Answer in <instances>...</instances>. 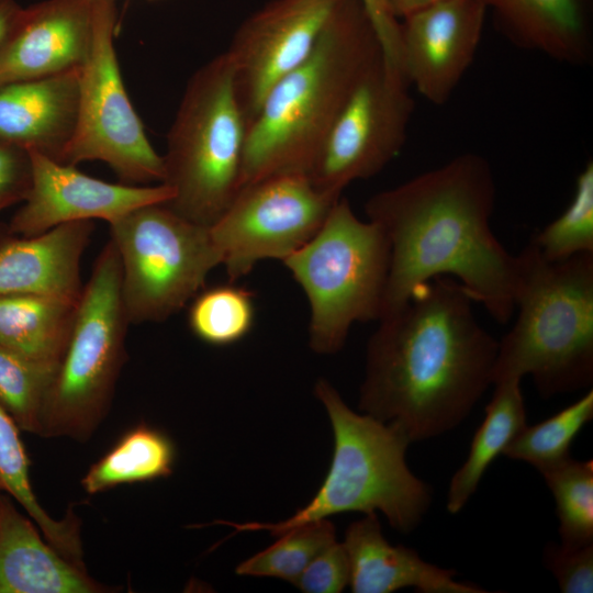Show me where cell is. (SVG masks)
<instances>
[{
	"instance_id": "obj_1",
	"label": "cell",
	"mask_w": 593,
	"mask_h": 593,
	"mask_svg": "<svg viewBox=\"0 0 593 593\" xmlns=\"http://www.w3.org/2000/svg\"><path fill=\"white\" fill-rule=\"evenodd\" d=\"M495 180L489 161L463 153L365 204L390 246V269L380 318L436 277L456 279L499 323L515 312L518 255L491 228Z\"/></svg>"
},
{
	"instance_id": "obj_2",
	"label": "cell",
	"mask_w": 593,
	"mask_h": 593,
	"mask_svg": "<svg viewBox=\"0 0 593 593\" xmlns=\"http://www.w3.org/2000/svg\"><path fill=\"white\" fill-rule=\"evenodd\" d=\"M454 278L436 277L379 318L367 344L359 410L411 443L458 426L492 384L499 340Z\"/></svg>"
},
{
	"instance_id": "obj_3",
	"label": "cell",
	"mask_w": 593,
	"mask_h": 593,
	"mask_svg": "<svg viewBox=\"0 0 593 593\" xmlns=\"http://www.w3.org/2000/svg\"><path fill=\"white\" fill-rule=\"evenodd\" d=\"M360 0H340L310 56L266 96L246 131L239 189L280 174L309 176L345 104L381 55Z\"/></svg>"
},
{
	"instance_id": "obj_4",
	"label": "cell",
	"mask_w": 593,
	"mask_h": 593,
	"mask_svg": "<svg viewBox=\"0 0 593 593\" xmlns=\"http://www.w3.org/2000/svg\"><path fill=\"white\" fill-rule=\"evenodd\" d=\"M516 320L499 340L492 384L532 376L548 399L593 383V253L542 258L533 242L518 254Z\"/></svg>"
},
{
	"instance_id": "obj_5",
	"label": "cell",
	"mask_w": 593,
	"mask_h": 593,
	"mask_svg": "<svg viewBox=\"0 0 593 593\" xmlns=\"http://www.w3.org/2000/svg\"><path fill=\"white\" fill-rule=\"evenodd\" d=\"M314 392L326 409L335 444L328 472L317 493L294 515L276 524L216 523L233 526L236 532L267 530L279 536L332 515L380 511L392 528L401 533L415 529L428 512L433 491L407 467V435L394 423L350 410L324 379L316 382Z\"/></svg>"
},
{
	"instance_id": "obj_6",
	"label": "cell",
	"mask_w": 593,
	"mask_h": 593,
	"mask_svg": "<svg viewBox=\"0 0 593 593\" xmlns=\"http://www.w3.org/2000/svg\"><path fill=\"white\" fill-rule=\"evenodd\" d=\"M246 124L225 52L189 79L163 156L166 202L181 216L211 227L239 190Z\"/></svg>"
},
{
	"instance_id": "obj_7",
	"label": "cell",
	"mask_w": 593,
	"mask_h": 593,
	"mask_svg": "<svg viewBox=\"0 0 593 593\" xmlns=\"http://www.w3.org/2000/svg\"><path fill=\"white\" fill-rule=\"evenodd\" d=\"M282 262L307 298L313 351L337 353L355 323L380 318L390 246L380 227L359 219L343 195L316 234Z\"/></svg>"
},
{
	"instance_id": "obj_8",
	"label": "cell",
	"mask_w": 593,
	"mask_h": 593,
	"mask_svg": "<svg viewBox=\"0 0 593 593\" xmlns=\"http://www.w3.org/2000/svg\"><path fill=\"white\" fill-rule=\"evenodd\" d=\"M130 322L114 242L100 251L78 301L70 336L48 389L42 437L85 441L107 415L125 361Z\"/></svg>"
},
{
	"instance_id": "obj_9",
	"label": "cell",
	"mask_w": 593,
	"mask_h": 593,
	"mask_svg": "<svg viewBox=\"0 0 593 593\" xmlns=\"http://www.w3.org/2000/svg\"><path fill=\"white\" fill-rule=\"evenodd\" d=\"M130 324L164 322L204 287L222 256L208 226L166 202L142 205L110 224Z\"/></svg>"
},
{
	"instance_id": "obj_10",
	"label": "cell",
	"mask_w": 593,
	"mask_h": 593,
	"mask_svg": "<svg viewBox=\"0 0 593 593\" xmlns=\"http://www.w3.org/2000/svg\"><path fill=\"white\" fill-rule=\"evenodd\" d=\"M91 48L80 69L77 124L63 164L101 160L125 183L163 182L152 146L125 90L114 47L115 0H92Z\"/></svg>"
},
{
	"instance_id": "obj_11",
	"label": "cell",
	"mask_w": 593,
	"mask_h": 593,
	"mask_svg": "<svg viewBox=\"0 0 593 593\" xmlns=\"http://www.w3.org/2000/svg\"><path fill=\"white\" fill-rule=\"evenodd\" d=\"M340 197L317 189L301 174L273 175L243 186L210 227L230 282L261 260L283 261L300 249Z\"/></svg>"
},
{
	"instance_id": "obj_12",
	"label": "cell",
	"mask_w": 593,
	"mask_h": 593,
	"mask_svg": "<svg viewBox=\"0 0 593 593\" xmlns=\"http://www.w3.org/2000/svg\"><path fill=\"white\" fill-rule=\"evenodd\" d=\"M404 71L381 55L366 71L335 122L309 178L340 197L356 180L383 170L404 147L414 112Z\"/></svg>"
},
{
	"instance_id": "obj_13",
	"label": "cell",
	"mask_w": 593,
	"mask_h": 593,
	"mask_svg": "<svg viewBox=\"0 0 593 593\" xmlns=\"http://www.w3.org/2000/svg\"><path fill=\"white\" fill-rule=\"evenodd\" d=\"M340 0H271L236 30L225 51L246 130L271 88L314 49Z\"/></svg>"
},
{
	"instance_id": "obj_14",
	"label": "cell",
	"mask_w": 593,
	"mask_h": 593,
	"mask_svg": "<svg viewBox=\"0 0 593 593\" xmlns=\"http://www.w3.org/2000/svg\"><path fill=\"white\" fill-rule=\"evenodd\" d=\"M33 165L31 190L8 223L24 237L41 235L58 225L104 220L109 224L146 204L168 202L172 190L165 183L133 186L90 177L72 165L30 152Z\"/></svg>"
},
{
	"instance_id": "obj_15",
	"label": "cell",
	"mask_w": 593,
	"mask_h": 593,
	"mask_svg": "<svg viewBox=\"0 0 593 593\" xmlns=\"http://www.w3.org/2000/svg\"><path fill=\"white\" fill-rule=\"evenodd\" d=\"M480 0H440L401 20L404 74L428 102L446 103L478 51L486 16Z\"/></svg>"
},
{
	"instance_id": "obj_16",
	"label": "cell",
	"mask_w": 593,
	"mask_h": 593,
	"mask_svg": "<svg viewBox=\"0 0 593 593\" xmlns=\"http://www.w3.org/2000/svg\"><path fill=\"white\" fill-rule=\"evenodd\" d=\"M92 32V0H44L22 8L0 52V86L81 69Z\"/></svg>"
},
{
	"instance_id": "obj_17",
	"label": "cell",
	"mask_w": 593,
	"mask_h": 593,
	"mask_svg": "<svg viewBox=\"0 0 593 593\" xmlns=\"http://www.w3.org/2000/svg\"><path fill=\"white\" fill-rule=\"evenodd\" d=\"M92 231V221H77L24 237L0 223V295L43 293L78 301L80 260Z\"/></svg>"
},
{
	"instance_id": "obj_18",
	"label": "cell",
	"mask_w": 593,
	"mask_h": 593,
	"mask_svg": "<svg viewBox=\"0 0 593 593\" xmlns=\"http://www.w3.org/2000/svg\"><path fill=\"white\" fill-rule=\"evenodd\" d=\"M80 69L0 86V142L58 163L77 124Z\"/></svg>"
},
{
	"instance_id": "obj_19",
	"label": "cell",
	"mask_w": 593,
	"mask_h": 593,
	"mask_svg": "<svg viewBox=\"0 0 593 593\" xmlns=\"http://www.w3.org/2000/svg\"><path fill=\"white\" fill-rule=\"evenodd\" d=\"M351 523L343 546L354 593H391L413 588L422 593H484L481 586L455 580L457 572L423 560L403 545H391L376 513Z\"/></svg>"
},
{
	"instance_id": "obj_20",
	"label": "cell",
	"mask_w": 593,
	"mask_h": 593,
	"mask_svg": "<svg viewBox=\"0 0 593 593\" xmlns=\"http://www.w3.org/2000/svg\"><path fill=\"white\" fill-rule=\"evenodd\" d=\"M0 491V593H100L109 588L59 553Z\"/></svg>"
},
{
	"instance_id": "obj_21",
	"label": "cell",
	"mask_w": 593,
	"mask_h": 593,
	"mask_svg": "<svg viewBox=\"0 0 593 593\" xmlns=\"http://www.w3.org/2000/svg\"><path fill=\"white\" fill-rule=\"evenodd\" d=\"M515 45L571 66L593 58V0H480Z\"/></svg>"
},
{
	"instance_id": "obj_22",
	"label": "cell",
	"mask_w": 593,
	"mask_h": 593,
	"mask_svg": "<svg viewBox=\"0 0 593 593\" xmlns=\"http://www.w3.org/2000/svg\"><path fill=\"white\" fill-rule=\"evenodd\" d=\"M78 301L43 293L0 295V346L55 372Z\"/></svg>"
},
{
	"instance_id": "obj_23",
	"label": "cell",
	"mask_w": 593,
	"mask_h": 593,
	"mask_svg": "<svg viewBox=\"0 0 593 593\" xmlns=\"http://www.w3.org/2000/svg\"><path fill=\"white\" fill-rule=\"evenodd\" d=\"M521 381L507 379L493 384L492 399L472 438L468 457L450 480L446 502L450 514H457L463 508L489 466L526 425Z\"/></svg>"
},
{
	"instance_id": "obj_24",
	"label": "cell",
	"mask_w": 593,
	"mask_h": 593,
	"mask_svg": "<svg viewBox=\"0 0 593 593\" xmlns=\"http://www.w3.org/2000/svg\"><path fill=\"white\" fill-rule=\"evenodd\" d=\"M20 428L0 404V491L9 494L36 524L44 538L68 560L85 567L80 521L72 511L59 521L41 506L30 479V460Z\"/></svg>"
},
{
	"instance_id": "obj_25",
	"label": "cell",
	"mask_w": 593,
	"mask_h": 593,
	"mask_svg": "<svg viewBox=\"0 0 593 593\" xmlns=\"http://www.w3.org/2000/svg\"><path fill=\"white\" fill-rule=\"evenodd\" d=\"M176 447L160 429L141 424L126 432L81 480L88 494L121 484L152 481L172 473Z\"/></svg>"
},
{
	"instance_id": "obj_26",
	"label": "cell",
	"mask_w": 593,
	"mask_h": 593,
	"mask_svg": "<svg viewBox=\"0 0 593 593\" xmlns=\"http://www.w3.org/2000/svg\"><path fill=\"white\" fill-rule=\"evenodd\" d=\"M593 418V391L551 417L532 426L525 425L503 454L529 463L544 473L569 459L575 436Z\"/></svg>"
},
{
	"instance_id": "obj_27",
	"label": "cell",
	"mask_w": 593,
	"mask_h": 593,
	"mask_svg": "<svg viewBox=\"0 0 593 593\" xmlns=\"http://www.w3.org/2000/svg\"><path fill=\"white\" fill-rule=\"evenodd\" d=\"M253 293L235 284H221L199 292L189 309L191 332L202 342L227 346L244 338L254 325Z\"/></svg>"
},
{
	"instance_id": "obj_28",
	"label": "cell",
	"mask_w": 593,
	"mask_h": 593,
	"mask_svg": "<svg viewBox=\"0 0 593 593\" xmlns=\"http://www.w3.org/2000/svg\"><path fill=\"white\" fill-rule=\"evenodd\" d=\"M541 475L556 503L560 544H593V461L570 457Z\"/></svg>"
},
{
	"instance_id": "obj_29",
	"label": "cell",
	"mask_w": 593,
	"mask_h": 593,
	"mask_svg": "<svg viewBox=\"0 0 593 593\" xmlns=\"http://www.w3.org/2000/svg\"><path fill=\"white\" fill-rule=\"evenodd\" d=\"M278 537L273 545L239 563L236 573L294 583L309 563L336 541L335 527L327 518L293 527Z\"/></svg>"
},
{
	"instance_id": "obj_30",
	"label": "cell",
	"mask_w": 593,
	"mask_h": 593,
	"mask_svg": "<svg viewBox=\"0 0 593 593\" xmlns=\"http://www.w3.org/2000/svg\"><path fill=\"white\" fill-rule=\"evenodd\" d=\"M530 240L548 261H561L593 253V161L589 160L575 180L574 194L564 211Z\"/></svg>"
},
{
	"instance_id": "obj_31",
	"label": "cell",
	"mask_w": 593,
	"mask_h": 593,
	"mask_svg": "<svg viewBox=\"0 0 593 593\" xmlns=\"http://www.w3.org/2000/svg\"><path fill=\"white\" fill-rule=\"evenodd\" d=\"M55 372L0 346V404L20 430L38 435Z\"/></svg>"
},
{
	"instance_id": "obj_32",
	"label": "cell",
	"mask_w": 593,
	"mask_h": 593,
	"mask_svg": "<svg viewBox=\"0 0 593 593\" xmlns=\"http://www.w3.org/2000/svg\"><path fill=\"white\" fill-rule=\"evenodd\" d=\"M542 562L563 593L593 592V544L578 547L545 546Z\"/></svg>"
},
{
	"instance_id": "obj_33",
	"label": "cell",
	"mask_w": 593,
	"mask_h": 593,
	"mask_svg": "<svg viewBox=\"0 0 593 593\" xmlns=\"http://www.w3.org/2000/svg\"><path fill=\"white\" fill-rule=\"evenodd\" d=\"M349 561L337 541L321 551L294 584L305 593H338L349 584Z\"/></svg>"
},
{
	"instance_id": "obj_34",
	"label": "cell",
	"mask_w": 593,
	"mask_h": 593,
	"mask_svg": "<svg viewBox=\"0 0 593 593\" xmlns=\"http://www.w3.org/2000/svg\"><path fill=\"white\" fill-rule=\"evenodd\" d=\"M30 152L0 142V211L23 202L32 187Z\"/></svg>"
},
{
	"instance_id": "obj_35",
	"label": "cell",
	"mask_w": 593,
	"mask_h": 593,
	"mask_svg": "<svg viewBox=\"0 0 593 593\" xmlns=\"http://www.w3.org/2000/svg\"><path fill=\"white\" fill-rule=\"evenodd\" d=\"M360 1L371 20L372 26L381 46L383 57L403 69L401 55L400 21H398L389 12L383 0Z\"/></svg>"
},
{
	"instance_id": "obj_36",
	"label": "cell",
	"mask_w": 593,
	"mask_h": 593,
	"mask_svg": "<svg viewBox=\"0 0 593 593\" xmlns=\"http://www.w3.org/2000/svg\"><path fill=\"white\" fill-rule=\"evenodd\" d=\"M22 7L15 0H0V52L11 34Z\"/></svg>"
},
{
	"instance_id": "obj_37",
	"label": "cell",
	"mask_w": 593,
	"mask_h": 593,
	"mask_svg": "<svg viewBox=\"0 0 593 593\" xmlns=\"http://www.w3.org/2000/svg\"><path fill=\"white\" fill-rule=\"evenodd\" d=\"M389 12L398 20L440 0H383Z\"/></svg>"
}]
</instances>
